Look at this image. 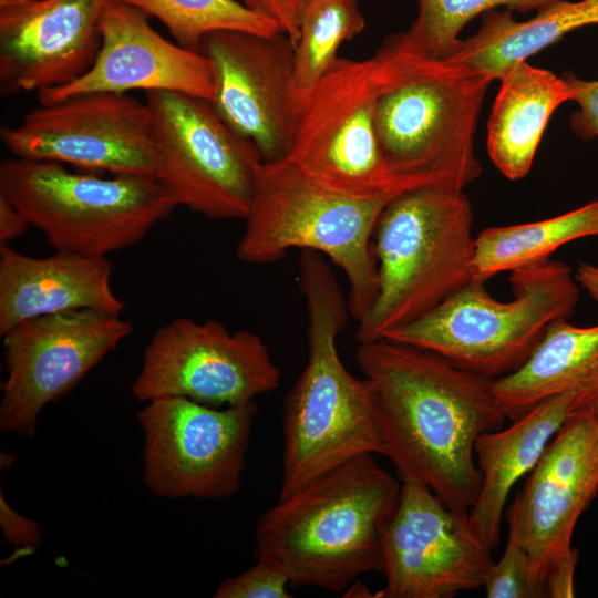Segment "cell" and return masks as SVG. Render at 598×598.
I'll list each match as a JSON object with an SVG mask.
<instances>
[{"mask_svg":"<svg viewBox=\"0 0 598 598\" xmlns=\"http://www.w3.org/2000/svg\"><path fill=\"white\" fill-rule=\"evenodd\" d=\"M357 361L378 394L383 455L401 478L417 480L447 507L468 512L482 484L475 441L506 420L494 379L386 339L360 342Z\"/></svg>","mask_w":598,"mask_h":598,"instance_id":"6da1fadb","label":"cell"},{"mask_svg":"<svg viewBox=\"0 0 598 598\" xmlns=\"http://www.w3.org/2000/svg\"><path fill=\"white\" fill-rule=\"evenodd\" d=\"M299 267L308 359L285 399L279 497L357 456L383 455L375 388L346 368L337 348L348 300L322 255L303 250Z\"/></svg>","mask_w":598,"mask_h":598,"instance_id":"7a4b0ae2","label":"cell"},{"mask_svg":"<svg viewBox=\"0 0 598 598\" xmlns=\"http://www.w3.org/2000/svg\"><path fill=\"white\" fill-rule=\"evenodd\" d=\"M401 484L373 454L319 475L260 515L256 557L277 564L292 587L347 590L363 574L382 571V533Z\"/></svg>","mask_w":598,"mask_h":598,"instance_id":"3957f363","label":"cell"},{"mask_svg":"<svg viewBox=\"0 0 598 598\" xmlns=\"http://www.w3.org/2000/svg\"><path fill=\"white\" fill-rule=\"evenodd\" d=\"M374 56L380 81L375 133L392 173L410 187L464 190L482 172L474 135L492 80L413 51L400 33Z\"/></svg>","mask_w":598,"mask_h":598,"instance_id":"277c9868","label":"cell"},{"mask_svg":"<svg viewBox=\"0 0 598 598\" xmlns=\"http://www.w3.org/2000/svg\"><path fill=\"white\" fill-rule=\"evenodd\" d=\"M472 206L463 190L425 185L393 196L374 234L378 288L355 339H383L474 278Z\"/></svg>","mask_w":598,"mask_h":598,"instance_id":"5b68a950","label":"cell"},{"mask_svg":"<svg viewBox=\"0 0 598 598\" xmlns=\"http://www.w3.org/2000/svg\"><path fill=\"white\" fill-rule=\"evenodd\" d=\"M393 196L340 195L313 184L286 157L264 162L236 256L249 265L277 261L295 248L327 256L346 275L349 312L359 322L375 298L373 234Z\"/></svg>","mask_w":598,"mask_h":598,"instance_id":"8992f818","label":"cell"},{"mask_svg":"<svg viewBox=\"0 0 598 598\" xmlns=\"http://www.w3.org/2000/svg\"><path fill=\"white\" fill-rule=\"evenodd\" d=\"M509 282L514 299L502 302L473 279L383 339L430 351L491 379L511 373L551 322L573 315L579 289L571 269L549 259L511 271Z\"/></svg>","mask_w":598,"mask_h":598,"instance_id":"52a82bcc","label":"cell"},{"mask_svg":"<svg viewBox=\"0 0 598 598\" xmlns=\"http://www.w3.org/2000/svg\"><path fill=\"white\" fill-rule=\"evenodd\" d=\"M0 193L54 250L85 256L138 243L177 207L153 175L106 177L13 156L0 163Z\"/></svg>","mask_w":598,"mask_h":598,"instance_id":"ba28073f","label":"cell"},{"mask_svg":"<svg viewBox=\"0 0 598 598\" xmlns=\"http://www.w3.org/2000/svg\"><path fill=\"white\" fill-rule=\"evenodd\" d=\"M375 56L339 58L299 107L287 155L309 181L354 197L393 196L410 188L385 163L375 133Z\"/></svg>","mask_w":598,"mask_h":598,"instance_id":"9c48e42d","label":"cell"},{"mask_svg":"<svg viewBox=\"0 0 598 598\" xmlns=\"http://www.w3.org/2000/svg\"><path fill=\"white\" fill-rule=\"evenodd\" d=\"M153 128V176L176 206L209 219L245 220L264 163L203 99L146 93Z\"/></svg>","mask_w":598,"mask_h":598,"instance_id":"30bf717a","label":"cell"},{"mask_svg":"<svg viewBox=\"0 0 598 598\" xmlns=\"http://www.w3.org/2000/svg\"><path fill=\"white\" fill-rule=\"evenodd\" d=\"M138 411L144 436L143 477L164 498L220 499L240 486L255 401L210 406L183 396H162Z\"/></svg>","mask_w":598,"mask_h":598,"instance_id":"8fae6325","label":"cell"},{"mask_svg":"<svg viewBox=\"0 0 598 598\" xmlns=\"http://www.w3.org/2000/svg\"><path fill=\"white\" fill-rule=\"evenodd\" d=\"M280 381L281 370L257 333L179 317L156 329L131 390L142 402L183 396L221 408L252 402Z\"/></svg>","mask_w":598,"mask_h":598,"instance_id":"7c38bea8","label":"cell"},{"mask_svg":"<svg viewBox=\"0 0 598 598\" xmlns=\"http://www.w3.org/2000/svg\"><path fill=\"white\" fill-rule=\"evenodd\" d=\"M133 330L121 315L71 310L23 320L3 333L7 379L0 427L35 434L43 408L74 389Z\"/></svg>","mask_w":598,"mask_h":598,"instance_id":"4fadbf2b","label":"cell"},{"mask_svg":"<svg viewBox=\"0 0 598 598\" xmlns=\"http://www.w3.org/2000/svg\"><path fill=\"white\" fill-rule=\"evenodd\" d=\"M13 157L87 172L154 173L152 115L128 94L94 92L41 104L0 131Z\"/></svg>","mask_w":598,"mask_h":598,"instance_id":"5bb4252c","label":"cell"},{"mask_svg":"<svg viewBox=\"0 0 598 598\" xmlns=\"http://www.w3.org/2000/svg\"><path fill=\"white\" fill-rule=\"evenodd\" d=\"M468 512L447 507L425 484L402 478L382 533L380 598H447L484 587L494 564Z\"/></svg>","mask_w":598,"mask_h":598,"instance_id":"9a60e30c","label":"cell"},{"mask_svg":"<svg viewBox=\"0 0 598 598\" xmlns=\"http://www.w3.org/2000/svg\"><path fill=\"white\" fill-rule=\"evenodd\" d=\"M200 52L213 64L210 104L219 117L251 143L264 162L287 157L298 116L291 40L281 31H218L204 39Z\"/></svg>","mask_w":598,"mask_h":598,"instance_id":"2e32d148","label":"cell"},{"mask_svg":"<svg viewBox=\"0 0 598 598\" xmlns=\"http://www.w3.org/2000/svg\"><path fill=\"white\" fill-rule=\"evenodd\" d=\"M597 492L598 426L574 410L529 472L508 512L509 527L540 585L545 586L551 566L571 551L575 526Z\"/></svg>","mask_w":598,"mask_h":598,"instance_id":"e0dca14e","label":"cell"},{"mask_svg":"<svg viewBox=\"0 0 598 598\" xmlns=\"http://www.w3.org/2000/svg\"><path fill=\"white\" fill-rule=\"evenodd\" d=\"M141 10L111 0L100 20V48L91 66L76 80L38 93L41 104L69 96L142 90L178 92L213 101L210 60L162 37Z\"/></svg>","mask_w":598,"mask_h":598,"instance_id":"ac0fdd59","label":"cell"},{"mask_svg":"<svg viewBox=\"0 0 598 598\" xmlns=\"http://www.w3.org/2000/svg\"><path fill=\"white\" fill-rule=\"evenodd\" d=\"M111 0L0 2L1 95L65 85L93 63Z\"/></svg>","mask_w":598,"mask_h":598,"instance_id":"d6986e66","label":"cell"},{"mask_svg":"<svg viewBox=\"0 0 598 598\" xmlns=\"http://www.w3.org/2000/svg\"><path fill=\"white\" fill-rule=\"evenodd\" d=\"M112 271L106 256L54 250L38 258L0 245V334L23 320L71 310L122 315Z\"/></svg>","mask_w":598,"mask_h":598,"instance_id":"ffe728a7","label":"cell"},{"mask_svg":"<svg viewBox=\"0 0 598 598\" xmlns=\"http://www.w3.org/2000/svg\"><path fill=\"white\" fill-rule=\"evenodd\" d=\"M597 385L578 386L554 395L514 420L512 425L481 434L475 441L474 454L482 484L468 516L475 532L491 549L499 543L511 489L535 467L555 434Z\"/></svg>","mask_w":598,"mask_h":598,"instance_id":"44dd1931","label":"cell"},{"mask_svg":"<svg viewBox=\"0 0 598 598\" xmlns=\"http://www.w3.org/2000/svg\"><path fill=\"white\" fill-rule=\"evenodd\" d=\"M499 81L487 124V151L497 169L517 181L530 171L551 114L573 101V91L564 76L526 61L514 64Z\"/></svg>","mask_w":598,"mask_h":598,"instance_id":"7402d4cb","label":"cell"},{"mask_svg":"<svg viewBox=\"0 0 598 598\" xmlns=\"http://www.w3.org/2000/svg\"><path fill=\"white\" fill-rule=\"evenodd\" d=\"M598 384V326L551 322L528 358L493 380L495 401L514 421L540 402L584 385Z\"/></svg>","mask_w":598,"mask_h":598,"instance_id":"603a6c76","label":"cell"},{"mask_svg":"<svg viewBox=\"0 0 598 598\" xmlns=\"http://www.w3.org/2000/svg\"><path fill=\"white\" fill-rule=\"evenodd\" d=\"M598 24V0H554L527 21L507 9L484 13L478 31L460 40L444 59L499 80L514 64L559 41L567 33Z\"/></svg>","mask_w":598,"mask_h":598,"instance_id":"cb8c5ba5","label":"cell"},{"mask_svg":"<svg viewBox=\"0 0 598 598\" xmlns=\"http://www.w3.org/2000/svg\"><path fill=\"white\" fill-rule=\"evenodd\" d=\"M598 236V200L548 219L489 227L475 237L474 280L548 260L565 244Z\"/></svg>","mask_w":598,"mask_h":598,"instance_id":"d4e9b609","label":"cell"},{"mask_svg":"<svg viewBox=\"0 0 598 598\" xmlns=\"http://www.w3.org/2000/svg\"><path fill=\"white\" fill-rule=\"evenodd\" d=\"M364 25L358 0H305L292 73L298 111L339 59L340 45L360 34Z\"/></svg>","mask_w":598,"mask_h":598,"instance_id":"484cf974","label":"cell"},{"mask_svg":"<svg viewBox=\"0 0 598 598\" xmlns=\"http://www.w3.org/2000/svg\"><path fill=\"white\" fill-rule=\"evenodd\" d=\"M157 19L175 42L200 52L204 39L218 31H240L271 35L278 24L240 0H115Z\"/></svg>","mask_w":598,"mask_h":598,"instance_id":"4316f807","label":"cell"},{"mask_svg":"<svg viewBox=\"0 0 598 598\" xmlns=\"http://www.w3.org/2000/svg\"><path fill=\"white\" fill-rule=\"evenodd\" d=\"M554 0H417L419 13L408 31L400 33L408 47L443 59L458 43L463 28L481 13L497 8L526 13Z\"/></svg>","mask_w":598,"mask_h":598,"instance_id":"83f0119b","label":"cell"},{"mask_svg":"<svg viewBox=\"0 0 598 598\" xmlns=\"http://www.w3.org/2000/svg\"><path fill=\"white\" fill-rule=\"evenodd\" d=\"M484 587L488 598L547 597L545 586L535 580L528 556L512 527L505 551L501 559L492 565Z\"/></svg>","mask_w":598,"mask_h":598,"instance_id":"f1b7e54d","label":"cell"},{"mask_svg":"<svg viewBox=\"0 0 598 598\" xmlns=\"http://www.w3.org/2000/svg\"><path fill=\"white\" fill-rule=\"evenodd\" d=\"M288 575L274 561L257 558L244 573L225 579L216 598H290Z\"/></svg>","mask_w":598,"mask_h":598,"instance_id":"f546056e","label":"cell"},{"mask_svg":"<svg viewBox=\"0 0 598 598\" xmlns=\"http://www.w3.org/2000/svg\"><path fill=\"white\" fill-rule=\"evenodd\" d=\"M573 91L579 110L571 116V127L579 135L598 137V80H582L573 74L564 76Z\"/></svg>","mask_w":598,"mask_h":598,"instance_id":"4dcf8cb0","label":"cell"},{"mask_svg":"<svg viewBox=\"0 0 598 598\" xmlns=\"http://www.w3.org/2000/svg\"><path fill=\"white\" fill-rule=\"evenodd\" d=\"M250 9L272 19L296 45L305 0H240Z\"/></svg>","mask_w":598,"mask_h":598,"instance_id":"1f68e13d","label":"cell"},{"mask_svg":"<svg viewBox=\"0 0 598 598\" xmlns=\"http://www.w3.org/2000/svg\"><path fill=\"white\" fill-rule=\"evenodd\" d=\"M0 525L7 543L23 548H34L42 539L40 525L20 513L16 512L0 497Z\"/></svg>","mask_w":598,"mask_h":598,"instance_id":"d6a6232c","label":"cell"},{"mask_svg":"<svg viewBox=\"0 0 598 598\" xmlns=\"http://www.w3.org/2000/svg\"><path fill=\"white\" fill-rule=\"evenodd\" d=\"M577 561L578 550L573 548L566 557L551 566L545 578L547 597L570 598L575 596L574 575Z\"/></svg>","mask_w":598,"mask_h":598,"instance_id":"836d02e7","label":"cell"},{"mask_svg":"<svg viewBox=\"0 0 598 598\" xmlns=\"http://www.w3.org/2000/svg\"><path fill=\"white\" fill-rule=\"evenodd\" d=\"M29 226L24 215L0 193V245L20 237Z\"/></svg>","mask_w":598,"mask_h":598,"instance_id":"e575fe53","label":"cell"},{"mask_svg":"<svg viewBox=\"0 0 598 598\" xmlns=\"http://www.w3.org/2000/svg\"><path fill=\"white\" fill-rule=\"evenodd\" d=\"M574 275L576 281L598 301V266L581 262Z\"/></svg>","mask_w":598,"mask_h":598,"instance_id":"d590c367","label":"cell"},{"mask_svg":"<svg viewBox=\"0 0 598 598\" xmlns=\"http://www.w3.org/2000/svg\"><path fill=\"white\" fill-rule=\"evenodd\" d=\"M575 411L587 415L598 426V385L576 406Z\"/></svg>","mask_w":598,"mask_h":598,"instance_id":"8d00e7d4","label":"cell"},{"mask_svg":"<svg viewBox=\"0 0 598 598\" xmlns=\"http://www.w3.org/2000/svg\"><path fill=\"white\" fill-rule=\"evenodd\" d=\"M12 1H22V0H0V2H12Z\"/></svg>","mask_w":598,"mask_h":598,"instance_id":"74e56055","label":"cell"}]
</instances>
